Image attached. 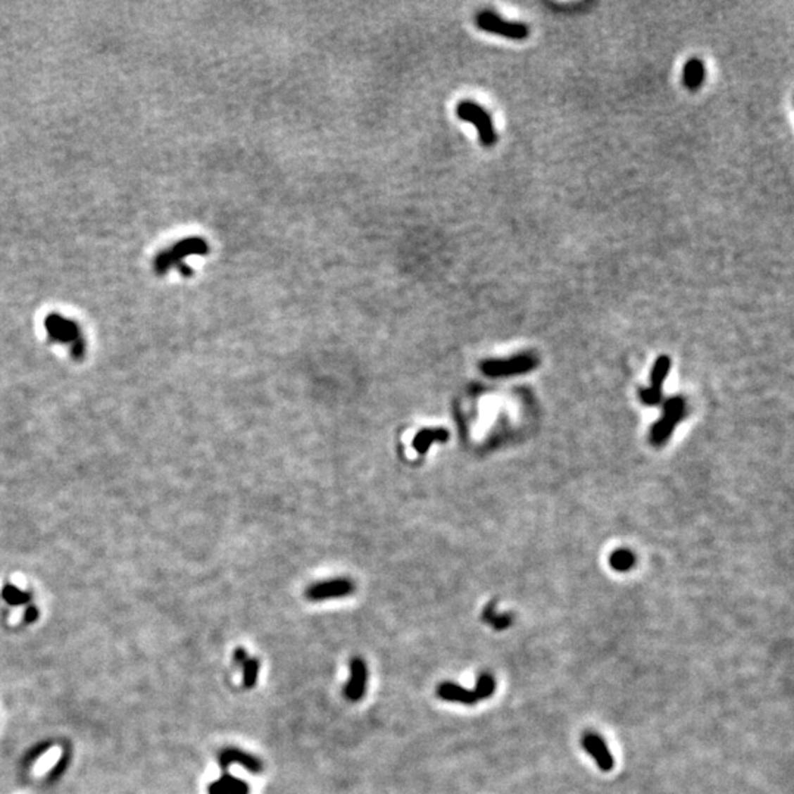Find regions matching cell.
Segmentation results:
<instances>
[{
  "label": "cell",
  "mask_w": 794,
  "mask_h": 794,
  "mask_svg": "<svg viewBox=\"0 0 794 794\" xmlns=\"http://www.w3.org/2000/svg\"><path fill=\"white\" fill-rule=\"evenodd\" d=\"M510 621H512V619H510L509 615H496V617L491 619L490 625L494 628V630L503 631V630H506V628L510 625Z\"/></svg>",
  "instance_id": "cell-22"
},
{
  "label": "cell",
  "mask_w": 794,
  "mask_h": 794,
  "mask_svg": "<svg viewBox=\"0 0 794 794\" xmlns=\"http://www.w3.org/2000/svg\"><path fill=\"white\" fill-rule=\"evenodd\" d=\"M436 694H437V698L441 699V700L462 703V705H467V706H472V705H477L479 702L472 690H468V688L462 687L459 684H455L452 681L440 683L436 688Z\"/></svg>",
  "instance_id": "cell-10"
},
{
  "label": "cell",
  "mask_w": 794,
  "mask_h": 794,
  "mask_svg": "<svg viewBox=\"0 0 794 794\" xmlns=\"http://www.w3.org/2000/svg\"><path fill=\"white\" fill-rule=\"evenodd\" d=\"M218 759V764L221 767V769H228L233 764H239L240 767H243L246 771H249L252 774H260L263 771V762L262 760L252 755V753H247L241 749L237 748H225L222 750L218 752L217 755Z\"/></svg>",
  "instance_id": "cell-7"
},
{
  "label": "cell",
  "mask_w": 794,
  "mask_h": 794,
  "mask_svg": "<svg viewBox=\"0 0 794 794\" xmlns=\"http://www.w3.org/2000/svg\"><path fill=\"white\" fill-rule=\"evenodd\" d=\"M441 439H446V433L440 431V429H437V431H427V433L421 434L420 439H417L415 446H417V449L420 448V450H424L434 440H441Z\"/></svg>",
  "instance_id": "cell-21"
},
{
  "label": "cell",
  "mask_w": 794,
  "mask_h": 794,
  "mask_svg": "<svg viewBox=\"0 0 794 794\" xmlns=\"http://www.w3.org/2000/svg\"><path fill=\"white\" fill-rule=\"evenodd\" d=\"M683 415H684L683 402L680 399H671L667 403L665 417L662 418L657 422V425L652 429V441H655L656 444L664 443L669 437L675 424L683 418Z\"/></svg>",
  "instance_id": "cell-8"
},
{
  "label": "cell",
  "mask_w": 794,
  "mask_h": 794,
  "mask_svg": "<svg viewBox=\"0 0 794 794\" xmlns=\"http://www.w3.org/2000/svg\"><path fill=\"white\" fill-rule=\"evenodd\" d=\"M496 690V680L494 676L489 672H483L479 674L477 678V683H475V688L472 690L475 693V696L478 700H484V699H490Z\"/></svg>",
  "instance_id": "cell-15"
},
{
  "label": "cell",
  "mask_w": 794,
  "mask_h": 794,
  "mask_svg": "<svg viewBox=\"0 0 794 794\" xmlns=\"http://www.w3.org/2000/svg\"><path fill=\"white\" fill-rule=\"evenodd\" d=\"M456 115L459 117V120L470 122L477 128L479 143H481L484 147H491L496 144V141H498V134H496L494 131L493 120L490 117V113L483 106H479L472 101H462L456 106Z\"/></svg>",
  "instance_id": "cell-1"
},
{
  "label": "cell",
  "mask_w": 794,
  "mask_h": 794,
  "mask_svg": "<svg viewBox=\"0 0 794 794\" xmlns=\"http://www.w3.org/2000/svg\"><path fill=\"white\" fill-rule=\"evenodd\" d=\"M249 657H251V656L247 655V650H246L244 648H237V649L234 650V655H233V662H234L236 667L241 668V667L244 665V662H246L247 659H249Z\"/></svg>",
  "instance_id": "cell-23"
},
{
  "label": "cell",
  "mask_w": 794,
  "mask_h": 794,
  "mask_svg": "<svg viewBox=\"0 0 794 794\" xmlns=\"http://www.w3.org/2000/svg\"><path fill=\"white\" fill-rule=\"evenodd\" d=\"M209 244L202 237H187L174 244L171 249L162 252L155 260V271L165 274L170 268L179 265L181 260L191 255H208Z\"/></svg>",
  "instance_id": "cell-2"
},
{
  "label": "cell",
  "mask_w": 794,
  "mask_h": 794,
  "mask_svg": "<svg viewBox=\"0 0 794 794\" xmlns=\"http://www.w3.org/2000/svg\"><path fill=\"white\" fill-rule=\"evenodd\" d=\"M46 327L49 334L61 341H71L78 336L77 325L73 321L65 320L59 315H49L46 320Z\"/></svg>",
  "instance_id": "cell-13"
},
{
  "label": "cell",
  "mask_w": 794,
  "mask_h": 794,
  "mask_svg": "<svg viewBox=\"0 0 794 794\" xmlns=\"http://www.w3.org/2000/svg\"><path fill=\"white\" fill-rule=\"evenodd\" d=\"M251 787L244 780L224 772L221 779L213 781L208 787V794H249Z\"/></svg>",
  "instance_id": "cell-12"
},
{
  "label": "cell",
  "mask_w": 794,
  "mask_h": 794,
  "mask_svg": "<svg viewBox=\"0 0 794 794\" xmlns=\"http://www.w3.org/2000/svg\"><path fill=\"white\" fill-rule=\"evenodd\" d=\"M536 367V359L528 355H519L505 360H487L483 363V371L490 377L515 375L531 371Z\"/></svg>",
  "instance_id": "cell-5"
},
{
  "label": "cell",
  "mask_w": 794,
  "mask_h": 794,
  "mask_svg": "<svg viewBox=\"0 0 794 794\" xmlns=\"http://www.w3.org/2000/svg\"><path fill=\"white\" fill-rule=\"evenodd\" d=\"M51 746H52L51 741H40V743H37L36 746L32 748V749H30L28 753L24 756L23 765H24V767H30L31 764H34L40 756H43L49 749H51Z\"/></svg>",
  "instance_id": "cell-19"
},
{
  "label": "cell",
  "mask_w": 794,
  "mask_h": 794,
  "mask_svg": "<svg viewBox=\"0 0 794 794\" xmlns=\"http://www.w3.org/2000/svg\"><path fill=\"white\" fill-rule=\"evenodd\" d=\"M610 565L612 568L618 571H628L634 565V556L625 550L617 552L610 557Z\"/></svg>",
  "instance_id": "cell-17"
},
{
  "label": "cell",
  "mask_w": 794,
  "mask_h": 794,
  "mask_svg": "<svg viewBox=\"0 0 794 794\" xmlns=\"http://www.w3.org/2000/svg\"><path fill=\"white\" fill-rule=\"evenodd\" d=\"M177 267H178L179 272H181V274H183L184 277H190V275H193V270H191V268L189 267V265H186L184 262H183V263H179V265H177Z\"/></svg>",
  "instance_id": "cell-25"
},
{
  "label": "cell",
  "mask_w": 794,
  "mask_h": 794,
  "mask_svg": "<svg viewBox=\"0 0 794 794\" xmlns=\"http://www.w3.org/2000/svg\"><path fill=\"white\" fill-rule=\"evenodd\" d=\"M705 77H706V70L702 59L691 58L686 62L683 70V82L686 89L691 92L699 90L703 84Z\"/></svg>",
  "instance_id": "cell-14"
},
{
  "label": "cell",
  "mask_w": 794,
  "mask_h": 794,
  "mask_svg": "<svg viewBox=\"0 0 794 794\" xmlns=\"http://www.w3.org/2000/svg\"><path fill=\"white\" fill-rule=\"evenodd\" d=\"M70 760H71L70 752H65V753L62 755V757L58 760V764L53 767V769H52L51 772H49V779H47V780L51 781V783L58 781V780L61 779V776L65 774V771L68 769Z\"/></svg>",
  "instance_id": "cell-20"
},
{
  "label": "cell",
  "mask_w": 794,
  "mask_h": 794,
  "mask_svg": "<svg viewBox=\"0 0 794 794\" xmlns=\"http://www.w3.org/2000/svg\"><path fill=\"white\" fill-rule=\"evenodd\" d=\"M349 680L343 687V696L349 702H359L363 699L368 686V667L367 662L359 656L351 659Z\"/></svg>",
  "instance_id": "cell-4"
},
{
  "label": "cell",
  "mask_w": 794,
  "mask_h": 794,
  "mask_svg": "<svg viewBox=\"0 0 794 794\" xmlns=\"http://www.w3.org/2000/svg\"><path fill=\"white\" fill-rule=\"evenodd\" d=\"M581 744L587 750V753L596 760V764H598V767L602 771L607 772L614 768V756H612L605 740L599 734L594 733L584 734L581 738Z\"/></svg>",
  "instance_id": "cell-9"
},
{
  "label": "cell",
  "mask_w": 794,
  "mask_h": 794,
  "mask_svg": "<svg viewBox=\"0 0 794 794\" xmlns=\"http://www.w3.org/2000/svg\"><path fill=\"white\" fill-rule=\"evenodd\" d=\"M37 618H39V612H37V607L31 606V607H28V609L25 610L24 621H25L27 624H32V622H34V621H36Z\"/></svg>",
  "instance_id": "cell-24"
},
{
  "label": "cell",
  "mask_w": 794,
  "mask_h": 794,
  "mask_svg": "<svg viewBox=\"0 0 794 794\" xmlns=\"http://www.w3.org/2000/svg\"><path fill=\"white\" fill-rule=\"evenodd\" d=\"M669 370V359L668 358H659L655 370L652 372V387L649 390H643L640 393L641 399L644 403L648 405H653L659 402V397H660V386L664 383V379L667 378Z\"/></svg>",
  "instance_id": "cell-11"
},
{
  "label": "cell",
  "mask_w": 794,
  "mask_h": 794,
  "mask_svg": "<svg viewBox=\"0 0 794 794\" xmlns=\"http://www.w3.org/2000/svg\"><path fill=\"white\" fill-rule=\"evenodd\" d=\"M243 671V687L251 690L256 687L258 683V676H259V671H260V664H259V659L258 657H249L246 662L244 665L241 667Z\"/></svg>",
  "instance_id": "cell-16"
},
{
  "label": "cell",
  "mask_w": 794,
  "mask_h": 794,
  "mask_svg": "<svg viewBox=\"0 0 794 794\" xmlns=\"http://www.w3.org/2000/svg\"><path fill=\"white\" fill-rule=\"evenodd\" d=\"M355 591V586L351 580L346 578H337V580L322 581L318 584H313L306 590V598L313 602H321L327 599H337L349 596Z\"/></svg>",
  "instance_id": "cell-6"
},
{
  "label": "cell",
  "mask_w": 794,
  "mask_h": 794,
  "mask_svg": "<svg viewBox=\"0 0 794 794\" xmlns=\"http://www.w3.org/2000/svg\"><path fill=\"white\" fill-rule=\"evenodd\" d=\"M475 24L477 27L490 32V34H498L502 36L505 39H510V40H525L529 36V27L524 23H517V21H506L498 13H494L491 11H483L479 12L475 16Z\"/></svg>",
  "instance_id": "cell-3"
},
{
  "label": "cell",
  "mask_w": 794,
  "mask_h": 794,
  "mask_svg": "<svg viewBox=\"0 0 794 794\" xmlns=\"http://www.w3.org/2000/svg\"><path fill=\"white\" fill-rule=\"evenodd\" d=\"M2 596H4V599H5L9 605H13V606H16V605H24V603H27V602L30 600V594H28V593H24V591L16 588V587H13V586H5L4 591H2Z\"/></svg>",
  "instance_id": "cell-18"
}]
</instances>
